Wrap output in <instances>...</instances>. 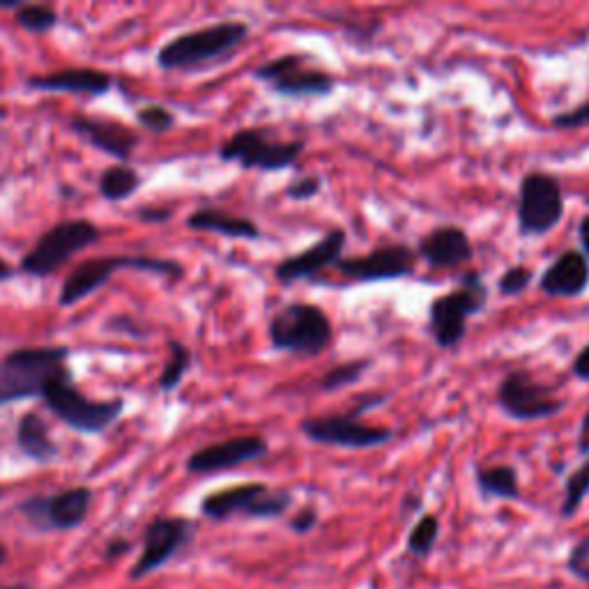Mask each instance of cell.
Here are the masks:
<instances>
[{"label": "cell", "mask_w": 589, "mask_h": 589, "mask_svg": "<svg viewBox=\"0 0 589 589\" xmlns=\"http://www.w3.org/2000/svg\"><path fill=\"white\" fill-rule=\"evenodd\" d=\"M69 347L44 345V347H17L0 360V408L17 404V400L44 396L46 387L65 376Z\"/></svg>", "instance_id": "cell-1"}, {"label": "cell", "mask_w": 589, "mask_h": 589, "mask_svg": "<svg viewBox=\"0 0 589 589\" xmlns=\"http://www.w3.org/2000/svg\"><path fill=\"white\" fill-rule=\"evenodd\" d=\"M249 38V25L243 21H222L205 25V29L182 33L167 42L157 53V65L175 69H194L219 58H226Z\"/></svg>", "instance_id": "cell-2"}, {"label": "cell", "mask_w": 589, "mask_h": 589, "mask_svg": "<svg viewBox=\"0 0 589 589\" xmlns=\"http://www.w3.org/2000/svg\"><path fill=\"white\" fill-rule=\"evenodd\" d=\"M267 336H270L275 351L298 357H318L330 347L334 339V325L320 307L294 302L279 309L270 318Z\"/></svg>", "instance_id": "cell-3"}, {"label": "cell", "mask_w": 589, "mask_h": 589, "mask_svg": "<svg viewBox=\"0 0 589 589\" xmlns=\"http://www.w3.org/2000/svg\"><path fill=\"white\" fill-rule=\"evenodd\" d=\"M489 304V286L479 272H468L457 290H449L428 307V334L438 347L453 351L468 336V320Z\"/></svg>", "instance_id": "cell-4"}, {"label": "cell", "mask_w": 589, "mask_h": 589, "mask_svg": "<svg viewBox=\"0 0 589 589\" xmlns=\"http://www.w3.org/2000/svg\"><path fill=\"white\" fill-rule=\"evenodd\" d=\"M118 270H141L154 272L178 281L184 275V267L169 258L154 256H104L90 258L74 267V272L65 279L61 288V307H74L90 298L104 283H109Z\"/></svg>", "instance_id": "cell-5"}, {"label": "cell", "mask_w": 589, "mask_h": 589, "mask_svg": "<svg viewBox=\"0 0 589 589\" xmlns=\"http://www.w3.org/2000/svg\"><path fill=\"white\" fill-rule=\"evenodd\" d=\"M304 152V141H281L270 127H245L219 148L224 162H235L247 171L279 173L298 164Z\"/></svg>", "instance_id": "cell-6"}, {"label": "cell", "mask_w": 589, "mask_h": 589, "mask_svg": "<svg viewBox=\"0 0 589 589\" xmlns=\"http://www.w3.org/2000/svg\"><path fill=\"white\" fill-rule=\"evenodd\" d=\"M49 410L78 433H104L125 413V400H95L76 389L72 376L51 383L42 396Z\"/></svg>", "instance_id": "cell-7"}, {"label": "cell", "mask_w": 589, "mask_h": 589, "mask_svg": "<svg viewBox=\"0 0 589 589\" xmlns=\"http://www.w3.org/2000/svg\"><path fill=\"white\" fill-rule=\"evenodd\" d=\"M99 239V228L86 219H67L46 231L38 245L23 256L21 270L31 277L46 279L58 272L76 254L86 251Z\"/></svg>", "instance_id": "cell-8"}, {"label": "cell", "mask_w": 589, "mask_h": 589, "mask_svg": "<svg viewBox=\"0 0 589 589\" xmlns=\"http://www.w3.org/2000/svg\"><path fill=\"white\" fill-rule=\"evenodd\" d=\"M254 78L263 82L275 95L304 99L325 97L336 88V78L311 63L309 53H283L254 69Z\"/></svg>", "instance_id": "cell-9"}, {"label": "cell", "mask_w": 589, "mask_h": 589, "mask_svg": "<svg viewBox=\"0 0 589 589\" xmlns=\"http://www.w3.org/2000/svg\"><path fill=\"white\" fill-rule=\"evenodd\" d=\"M292 495L288 491H275L267 484H239L217 493H210L201 502V512L210 521L231 518H279L288 512Z\"/></svg>", "instance_id": "cell-10"}, {"label": "cell", "mask_w": 589, "mask_h": 589, "mask_svg": "<svg viewBox=\"0 0 589 589\" xmlns=\"http://www.w3.org/2000/svg\"><path fill=\"white\" fill-rule=\"evenodd\" d=\"M518 231L523 237H539L555 231L565 217V196L555 175L532 171L521 180Z\"/></svg>", "instance_id": "cell-11"}, {"label": "cell", "mask_w": 589, "mask_h": 589, "mask_svg": "<svg viewBox=\"0 0 589 589\" xmlns=\"http://www.w3.org/2000/svg\"><path fill=\"white\" fill-rule=\"evenodd\" d=\"M497 406L514 421L553 419L565 410V398L537 381L529 371H508L497 385Z\"/></svg>", "instance_id": "cell-12"}, {"label": "cell", "mask_w": 589, "mask_h": 589, "mask_svg": "<svg viewBox=\"0 0 589 589\" xmlns=\"http://www.w3.org/2000/svg\"><path fill=\"white\" fill-rule=\"evenodd\" d=\"M300 431L315 445L341 449H373L387 445L394 438L392 428L366 424L353 410L307 417L300 421Z\"/></svg>", "instance_id": "cell-13"}, {"label": "cell", "mask_w": 589, "mask_h": 589, "mask_svg": "<svg viewBox=\"0 0 589 589\" xmlns=\"http://www.w3.org/2000/svg\"><path fill=\"white\" fill-rule=\"evenodd\" d=\"M194 523L180 516H159L154 518L143 537V550L129 569V580L139 582L150 574L167 567L169 561L192 542Z\"/></svg>", "instance_id": "cell-14"}, {"label": "cell", "mask_w": 589, "mask_h": 589, "mask_svg": "<svg viewBox=\"0 0 589 589\" xmlns=\"http://www.w3.org/2000/svg\"><path fill=\"white\" fill-rule=\"evenodd\" d=\"M90 504H93V491L86 486H76L53 495H33L21 502L19 512L38 529L67 532L78 527L88 518Z\"/></svg>", "instance_id": "cell-15"}, {"label": "cell", "mask_w": 589, "mask_h": 589, "mask_svg": "<svg viewBox=\"0 0 589 589\" xmlns=\"http://www.w3.org/2000/svg\"><path fill=\"white\" fill-rule=\"evenodd\" d=\"M417 251L408 245H383L364 256L341 258L334 267L351 281L378 283L406 279L415 272Z\"/></svg>", "instance_id": "cell-16"}, {"label": "cell", "mask_w": 589, "mask_h": 589, "mask_svg": "<svg viewBox=\"0 0 589 589\" xmlns=\"http://www.w3.org/2000/svg\"><path fill=\"white\" fill-rule=\"evenodd\" d=\"M347 245V233L343 228H332L323 237L298 254L283 258L275 267V277L281 286H292L307 279H313L328 267H334L343 258V249Z\"/></svg>", "instance_id": "cell-17"}, {"label": "cell", "mask_w": 589, "mask_h": 589, "mask_svg": "<svg viewBox=\"0 0 589 589\" xmlns=\"http://www.w3.org/2000/svg\"><path fill=\"white\" fill-rule=\"evenodd\" d=\"M270 453V445L260 436H239L224 442L207 445L199 451H194L186 459V472L192 474H212L224 472L239 465H247L254 461H260Z\"/></svg>", "instance_id": "cell-18"}, {"label": "cell", "mask_w": 589, "mask_h": 589, "mask_svg": "<svg viewBox=\"0 0 589 589\" xmlns=\"http://www.w3.org/2000/svg\"><path fill=\"white\" fill-rule=\"evenodd\" d=\"M69 127L74 133H78V137L86 139L93 148L120 159V162L129 159L131 152L139 146V133L116 120L74 116L69 120Z\"/></svg>", "instance_id": "cell-19"}, {"label": "cell", "mask_w": 589, "mask_h": 589, "mask_svg": "<svg viewBox=\"0 0 589 589\" xmlns=\"http://www.w3.org/2000/svg\"><path fill=\"white\" fill-rule=\"evenodd\" d=\"M417 256L436 267V270H449V267H459L472 260L474 249L463 228L438 226L419 239Z\"/></svg>", "instance_id": "cell-20"}, {"label": "cell", "mask_w": 589, "mask_h": 589, "mask_svg": "<svg viewBox=\"0 0 589 589\" xmlns=\"http://www.w3.org/2000/svg\"><path fill=\"white\" fill-rule=\"evenodd\" d=\"M589 288V263L578 249L559 254L539 279V290L548 298H580Z\"/></svg>", "instance_id": "cell-21"}, {"label": "cell", "mask_w": 589, "mask_h": 589, "mask_svg": "<svg viewBox=\"0 0 589 589\" xmlns=\"http://www.w3.org/2000/svg\"><path fill=\"white\" fill-rule=\"evenodd\" d=\"M29 86L44 93H84L99 97L114 88V76L101 69L76 67V69H61L31 76Z\"/></svg>", "instance_id": "cell-22"}, {"label": "cell", "mask_w": 589, "mask_h": 589, "mask_svg": "<svg viewBox=\"0 0 589 589\" xmlns=\"http://www.w3.org/2000/svg\"><path fill=\"white\" fill-rule=\"evenodd\" d=\"M186 228L201 231V233H217V235L233 237V239H258L260 237V228L251 219L237 217V214H231L217 207H201L194 214H190Z\"/></svg>", "instance_id": "cell-23"}, {"label": "cell", "mask_w": 589, "mask_h": 589, "mask_svg": "<svg viewBox=\"0 0 589 589\" xmlns=\"http://www.w3.org/2000/svg\"><path fill=\"white\" fill-rule=\"evenodd\" d=\"M17 445L25 453V457L35 463H51L53 459L58 457V447L53 445V440L49 436L46 421L35 413H29L19 419Z\"/></svg>", "instance_id": "cell-24"}, {"label": "cell", "mask_w": 589, "mask_h": 589, "mask_svg": "<svg viewBox=\"0 0 589 589\" xmlns=\"http://www.w3.org/2000/svg\"><path fill=\"white\" fill-rule=\"evenodd\" d=\"M476 486L489 497H497V500L521 497L518 472L512 465H493V468L476 470Z\"/></svg>", "instance_id": "cell-25"}, {"label": "cell", "mask_w": 589, "mask_h": 589, "mask_svg": "<svg viewBox=\"0 0 589 589\" xmlns=\"http://www.w3.org/2000/svg\"><path fill=\"white\" fill-rule=\"evenodd\" d=\"M141 186V175L131 167H109L99 178V194L109 203H120L137 194Z\"/></svg>", "instance_id": "cell-26"}, {"label": "cell", "mask_w": 589, "mask_h": 589, "mask_svg": "<svg viewBox=\"0 0 589 589\" xmlns=\"http://www.w3.org/2000/svg\"><path fill=\"white\" fill-rule=\"evenodd\" d=\"M192 366V351L184 343L169 341V360L162 368V376H159V389L162 392H173L182 378L186 376V371Z\"/></svg>", "instance_id": "cell-27"}, {"label": "cell", "mask_w": 589, "mask_h": 589, "mask_svg": "<svg viewBox=\"0 0 589 589\" xmlns=\"http://www.w3.org/2000/svg\"><path fill=\"white\" fill-rule=\"evenodd\" d=\"M368 366H371V360H353V362L339 364V366L330 368L323 378H320L318 389L330 394V392H339L343 387H351L364 378V373L368 371Z\"/></svg>", "instance_id": "cell-28"}, {"label": "cell", "mask_w": 589, "mask_h": 589, "mask_svg": "<svg viewBox=\"0 0 589 589\" xmlns=\"http://www.w3.org/2000/svg\"><path fill=\"white\" fill-rule=\"evenodd\" d=\"M14 19L23 31L35 35H44L58 25V12L49 6H38V3H23L17 10Z\"/></svg>", "instance_id": "cell-29"}, {"label": "cell", "mask_w": 589, "mask_h": 589, "mask_svg": "<svg viewBox=\"0 0 589 589\" xmlns=\"http://www.w3.org/2000/svg\"><path fill=\"white\" fill-rule=\"evenodd\" d=\"M589 495V459L569 474L567 484H565V500H561V516L574 518L578 514L580 504Z\"/></svg>", "instance_id": "cell-30"}, {"label": "cell", "mask_w": 589, "mask_h": 589, "mask_svg": "<svg viewBox=\"0 0 589 589\" xmlns=\"http://www.w3.org/2000/svg\"><path fill=\"white\" fill-rule=\"evenodd\" d=\"M440 537V521L433 514H426L421 516L415 527L408 534V550L417 557H426L431 555V550L436 548V542Z\"/></svg>", "instance_id": "cell-31"}, {"label": "cell", "mask_w": 589, "mask_h": 589, "mask_svg": "<svg viewBox=\"0 0 589 589\" xmlns=\"http://www.w3.org/2000/svg\"><path fill=\"white\" fill-rule=\"evenodd\" d=\"M534 279V272L525 265H514L508 267V270L502 272V277L497 279V290L504 298H516V294L525 292L529 288Z\"/></svg>", "instance_id": "cell-32"}, {"label": "cell", "mask_w": 589, "mask_h": 589, "mask_svg": "<svg viewBox=\"0 0 589 589\" xmlns=\"http://www.w3.org/2000/svg\"><path fill=\"white\" fill-rule=\"evenodd\" d=\"M137 120L141 127L157 131V133H164V131L173 129V125H175L173 111L167 109V106H159V104L143 106V109L137 111Z\"/></svg>", "instance_id": "cell-33"}, {"label": "cell", "mask_w": 589, "mask_h": 589, "mask_svg": "<svg viewBox=\"0 0 589 589\" xmlns=\"http://www.w3.org/2000/svg\"><path fill=\"white\" fill-rule=\"evenodd\" d=\"M323 192V178L320 175H304L292 180L286 190V196L292 201H311Z\"/></svg>", "instance_id": "cell-34"}, {"label": "cell", "mask_w": 589, "mask_h": 589, "mask_svg": "<svg viewBox=\"0 0 589 589\" xmlns=\"http://www.w3.org/2000/svg\"><path fill=\"white\" fill-rule=\"evenodd\" d=\"M567 569H569L576 578L589 582V537L580 539V542L571 548L569 559H567Z\"/></svg>", "instance_id": "cell-35"}, {"label": "cell", "mask_w": 589, "mask_h": 589, "mask_svg": "<svg viewBox=\"0 0 589 589\" xmlns=\"http://www.w3.org/2000/svg\"><path fill=\"white\" fill-rule=\"evenodd\" d=\"M550 122L555 129H582V127H587L589 125V101L574 106L571 111L557 114Z\"/></svg>", "instance_id": "cell-36"}, {"label": "cell", "mask_w": 589, "mask_h": 589, "mask_svg": "<svg viewBox=\"0 0 589 589\" xmlns=\"http://www.w3.org/2000/svg\"><path fill=\"white\" fill-rule=\"evenodd\" d=\"M315 525H318V512H315L313 506H304L302 512H298V516H294V518L290 521V529H292V532H298V534H307V532H311Z\"/></svg>", "instance_id": "cell-37"}, {"label": "cell", "mask_w": 589, "mask_h": 589, "mask_svg": "<svg viewBox=\"0 0 589 589\" xmlns=\"http://www.w3.org/2000/svg\"><path fill=\"white\" fill-rule=\"evenodd\" d=\"M137 217L143 222V224H164L173 217V212L167 210V207H143L137 212Z\"/></svg>", "instance_id": "cell-38"}, {"label": "cell", "mask_w": 589, "mask_h": 589, "mask_svg": "<svg viewBox=\"0 0 589 589\" xmlns=\"http://www.w3.org/2000/svg\"><path fill=\"white\" fill-rule=\"evenodd\" d=\"M574 376L582 383H589V343L582 347V351L576 355L574 364H571Z\"/></svg>", "instance_id": "cell-39"}, {"label": "cell", "mask_w": 589, "mask_h": 589, "mask_svg": "<svg viewBox=\"0 0 589 589\" xmlns=\"http://www.w3.org/2000/svg\"><path fill=\"white\" fill-rule=\"evenodd\" d=\"M578 451L582 457H589V410L585 413L580 428H578Z\"/></svg>", "instance_id": "cell-40"}, {"label": "cell", "mask_w": 589, "mask_h": 589, "mask_svg": "<svg viewBox=\"0 0 589 589\" xmlns=\"http://www.w3.org/2000/svg\"><path fill=\"white\" fill-rule=\"evenodd\" d=\"M122 325V334H133V336H146L141 330H137V325H133V320L129 315H118L116 320H111V328H120Z\"/></svg>", "instance_id": "cell-41"}, {"label": "cell", "mask_w": 589, "mask_h": 589, "mask_svg": "<svg viewBox=\"0 0 589 589\" xmlns=\"http://www.w3.org/2000/svg\"><path fill=\"white\" fill-rule=\"evenodd\" d=\"M578 237H580L582 256H585V258H587V263H589V214H585V217L580 219V226H578Z\"/></svg>", "instance_id": "cell-42"}, {"label": "cell", "mask_w": 589, "mask_h": 589, "mask_svg": "<svg viewBox=\"0 0 589 589\" xmlns=\"http://www.w3.org/2000/svg\"><path fill=\"white\" fill-rule=\"evenodd\" d=\"M127 550H129V544H127V542H114V544L106 546L104 557H106V559H116V557H120V555L127 553Z\"/></svg>", "instance_id": "cell-43"}, {"label": "cell", "mask_w": 589, "mask_h": 589, "mask_svg": "<svg viewBox=\"0 0 589 589\" xmlns=\"http://www.w3.org/2000/svg\"><path fill=\"white\" fill-rule=\"evenodd\" d=\"M14 277V267L8 265L3 258H0V283L3 281H10Z\"/></svg>", "instance_id": "cell-44"}, {"label": "cell", "mask_w": 589, "mask_h": 589, "mask_svg": "<svg viewBox=\"0 0 589 589\" xmlns=\"http://www.w3.org/2000/svg\"><path fill=\"white\" fill-rule=\"evenodd\" d=\"M21 6V0H0V10H19Z\"/></svg>", "instance_id": "cell-45"}, {"label": "cell", "mask_w": 589, "mask_h": 589, "mask_svg": "<svg viewBox=\"0 0 589 589\" xmlns=\"http://www.w3.org/2000/svg\"><path fill=\"white\" fill-rule=\"evenodd\" d=\"M6 559H8V548L3 544H0V567L6 565Z\"/></svg>", "instance_id": "cell-46"}, {"label": "cell", "mask_w": 589, "mask_h": 589, "mask_svg": "<svg viewBox=\"0 0 589 589\" xmlns=\"http://www.w3.org/2000/svg\"><path fill=\"white\" fill-rule=\"evenodd\" d=\"M0 589H33L31 585H0Z\"/></svg>", "instance_id": "cell-47"}, {"label": "cell", "mask_w": 589, "mask_h": 589, "mask_svg": "<svg viewBox=\"0 0 589 589\" xmlns=\"http://www.w3.org/2000/svg\"><path fill=\"white\" fill-rule=\"evenodd\" d=\"M0 495H3V493H0Z\"/></svg>", "instance_id": "cell-48"}]
</instances>
